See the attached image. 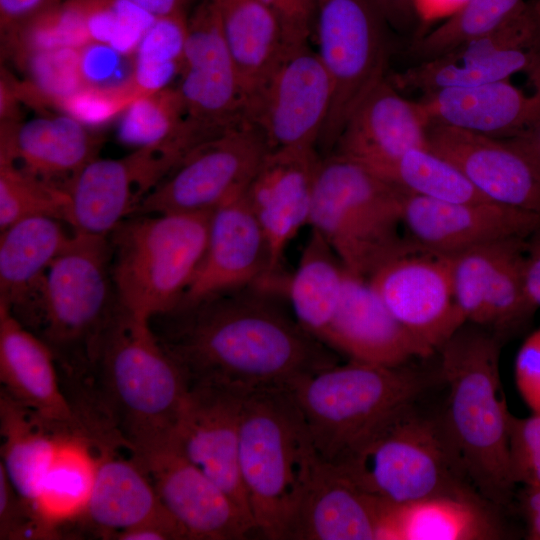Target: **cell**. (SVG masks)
Instances as JSON below:
<instances>
[{"label": "cell", "instance_id": "8992f818", "mask_svg": "<svg viewBox=\"0 0 540 540\" xmlns=\"http://www.w3.org/2000/svg\"><path fill=\"white\" fill-rule=\"evenodd\" d=\"M405 193L364 165L330 153L315 179L310 228L349 273L368 279L415 245L403 236Z\"/></svg>", "mask_w": 540, "mask_h": 540}, {"label": "cell", "instance_id": "9c48e42d", "mask_svg": "<svg viewBox=\"0 0 540 540\" xmlns=\"http://www.w3.org/2000/svg\"><path fill=\"white\" fill-rule=\"evenodd\" d=\"M425 385L424 376L406 365L350 360L308 375L290 390L315 450L335 465L384 418L414 402Z\"/></svg>", "mask_w": 540, "mask_h": 540}, {"label": "cell", "instance_id": "db71d44e", "mask_svg": "<svg viewBox=\"0 0 540 540\" xmlns=\"http://www.w3.org/2000/svg\"><path fill=\"white\" fill-rule=\"evenodd\" d=\"M389 26L410 29L419 20L413 0H375Z\"/></svg>", "mask_w": 540, "mask_h": 540}, {"label": "cell", "instance_id": "ee69618b", "mask_svg": "<svg viewBox=\"0 0 540 540\" xmlns=\"http://www.w3.org/2000/svg\"><path fill=\"white\" fill-rule=\"evenodd\" d=\"M146 95L133 84L131 77L115 85H85L66 98L60 109L83 124H102L122 112L137 98Z\"/></svg>", "mask_w": 540, "mask_h": 540}, {"label": "cell", "instance_id": "c3c4849f", "mask_svg": "<svg viewBox=\"0 0 540 540\" xmlns=\"http://www.w3.org/2000/svg\"><path fill=\"white\" fill-rule=\"evenodd\" d=\"M518 391L532 412H540V328L521 345L515 359Z\"/></svg>", "mask_w": 540, "mask_h": 540}, {"label": "cell", "instance_id": "484cf974", "mask_svg": "<svg viewBox=\"0 0 540 540\" xmlns=\"http://www.w3.org/2000/svg\"><path fill=\"white\" fill-rule=\"evenodd\" d=\"M94 432L84 422L57 427L50 466L31 502L44 539L59 538L63 527L86 516L102 449L111 441Z\"/></svg>", "mask_w": 540, "mask_h": 540}, {"label": "cell", "instance_id": "681fc988", "mask_svg": "<svg viewBox=\"0 0 540 540\" xmlns=\"http://www.w3.org/2000/svg\"><path fill=\"white\" fill-rule=\"evenodd\" d=\"M65 1L67 0H0L1 46L27 22Z\"/></svg>", "mask_w": 540, "mask_h": 540}, {"label": "cell", "instance_id": "277c9868", "mask_svg": "<svg viewBox=\"0 0 540 540\" xmlns=\"http://www.w3.org/2000/svg\"><path fill=\"white\" fill-rule=\"evenodd\" d=\"M290 389L245 394L239 468L255 531L291 539L306 490L321 462Z\"/></svg>", "mask_w": 540, "mask_h": 540}, {"label": "cell", "instance_id": "6da1fadb", "mask_svg": "<svg viewBox=\"0 0 540 540\" xmlns=\"http://www.w3.org/2000/svg\"><path fill=\"white\" fill-rule=\"evenodd\" d=\"M274 293L255 285L216 294L152 318L159 326L151 327L188 385L217 384L246 394L290 389L337 362Z\"/></svg>", "mask_w": 540, "mask_h": 540}, {"label": "cell", "instance_id": "5b68a950", "mask_svg": "<svg viewBox=\"0 0 540 540\" xmlns=\"http://www.w3.org/2000/svg\"><path fill=\"white\" fill-rule=\"evenodd\" d=\"M108 236L75 231L46 272L38 312L29 328L80 385L89 381L104 337L121 309Z\"/></svg>", "mask_w": 540, "mask_h": 540}, {"label": "cell", "instance_id": "2e32d148", "mask_svg": "<svg viewBox=\"0 0 540 540\" xmlns=\"http://www.w3.org/2000/svg\"><path fill=\"white\" fill-rule=\"evenodd\" d=\"M245 394L223 385L190 384L173 442L253 523L239 468V428Z\"/></svg>", "mask_w": 540, "mask_h": 540}, {"label": "cell", "instance_id": "9a60e30c", "mask_svg": "<svg viewBox=\"0 0 540 540\" xmlns=\"http://www.w3.org/2000/svg\"><path fill=\"white\" fill-rule=\"evenodd\" d=\"M132 456L151 478L161 503L187 539L239 540L255 531L230 496L171 441Z\"/></svg>", "mask_w": 540, "mask_h": 540}, {"label": "cell", "instance_id": "d6a6232c", "mask_svg": "<svg viewBox=\"0 0 540 540\" xmlns=\"http://www.w3.org/2000/svg\"><path fill=\"white\" fill-rule=\"evenodd\" d=\"M236 65L246 104L288 57L279 26L261 0H211Z\"/></svg>", "mask_w": 540, "mask_h": 540}, {"label": "cell", "instance_id": "83f0119b", "mask_svg": "<svg viewBox=\"0 0 540 540\" xmlns=\"http://www.w3.org/2000/svg\"><path fill=\"white\" fill-rule=\"evenodd\" d=\"M75 231L64 221L35 216L17 221L0 235V303L27 328L42 296L46 272Z\"/></svg>", "mask_w": 540, "mask_h": 540}, {"label": "cell", "instance_id": "e575fe53", "mask_svg": "<svg viewBox=\"0 0 540 540\" xmlns=\"http://www.w3.org/2000/svg\"><path fill=\"white\" fill-rule=\"evenodd\" d=\"M345 274L331 247L311 229L297 268L286 284V298L296 321L321 342L338 307Z\"/></svg>", "mask_w": 540, "mask_h": 540}, {"label": "cell", "instance_id": "f6af8a7d", "mask_svg": "<svg viewBox=\"0 0 540 540\" xmlns=\"http://www.w3.org/2000/svg\"><path fill=\"white\" fill-rule=\"evenodd\" d=\"M509 464L515 485L540 486V412L524 418L510 415Z\"/></svg>", "mask_w": 540, "mask_h": 540}, {"label": "cell", "instance_id": "816d5d0a", "mask_svg": "<svg viewBox=\"0 0 540 540\" xmlns=\"http://www.w3.org/2000/svg\"><path fill=\"white\" fill-rule=\"evenodd\" d=\"M538 60L527 75L529 79L540 84V58ZM508 139L516 144L540 171V108L523 130Z\"/></svg>", "mask_w": 540, "mask_h": 540}, {"label": "cell", "instance_id": "d6986e66", "mask_svg": "<svg viewBox=\"0 0 540 540\" xmlns=\"http://www.w3.org/2000/svg\"><path fill=\"white\" fill-rule=\"evenodd\" d=\"M270 271L268 244L244 190L211 211L205 253L178 307L228 291L269 285Z\"/></svg>", "mask_w": 540, "mask_h": 540}, {"label": "cell", "instance_id": "bcb514c9", "mask_svg": "<svg viewBox=\"0 0 540 540\" xmlns=\"http://www.w3.org/2000/svg\"><path fill=\"white\" fill-rule=\"evenodd\" d=\"M274 16L287 56L309 46L319 0H261Z\"/></svg>", "mask_w": 540, "mask_h": 540}, {"label": "cell", "instance_id": "8d00e7d4", "mask_svg": "<svg viewBox=\"0 0 540 540\" xmlns=\"http://www.w3.org/2000/svg\"><path fill=\"white\" fill-rule=\"evenodd\" d=\"M375 173L410 195L447 202L486 200L455 165L429 147L411 149Z\"/></svg>", "mask_w": 540, "mask_h": 540}, {"label": "cell", "instance_id": "8fae6325", "mask_svg": "<svg viewBox=\"0 0 540 540\" xmlns=\"http://www.w3.org/2000/svg\"><path fill=\"white\" fill-rule=\"evenodd\" d=\"M179 75L183 118L176 142L185 154L247 121L240 77L211 0L188 16Z\"/></svg>", "mask_w": 540, "mask_h": 540}, {"label": "cell", "instance_id": "7402d4cb", "mask_svg": "<svg viewBox=\"0 0 540 540\" xmlns=\"http://www.w3.org/2000/svg\"><path fill=\"white\" fill-rule=\"evenodd\" d=\"M530 43L525 23L512 17L484 35L397 74L393 85L429 93L509 79L527 73L540 57V51L529 50Z\"/></svg>", "mask_w": 540, "mask_h": 540}, {"label": "cell", "instance_id": "4fadbf2b", "mask_svg": "<svg viewBox=\"0 0 540 540\" xmlns=\"http://www.w3.org/2000/svg\"><path fill=\"white\" fill-rule=\"evenodd\" d=\"M367 280L431 355L466 323L455 301L448 256L414 246L387 260Z\"/></svg>", "mask_w": 540, "mask_h": 540}, {"label": "cell", "instance_id": "44dd1931", "mask_svg": "<svg viewBox=\"0 0 540 540\" xmlns=\"http://www.w3.org/2000/svg\"><path fill=\"white\" fill-rule=\"evenodd\" d=\"M428 147L488 201L540 214V171L511 140L430 124Z\"/></svg>", "mask_w": 540, "mask_h": 540}, {"label": "cell", "instance_id": "60d3db41", "mask_svg": "<svg viewBox=\"0 0 540 540\" xmlns=\"http://www.w3.org/2000/svg\"><path fill=\"white\" fill-rule=\"evenodd\" d=\"M78 12L90 43L134 53L156 18L125 0H69Z\"/></svg>", "mask_w": 540, "mask_h": 540}, {"label": "cell", "instance_id": "52a82bcc", "mask_svg": "<svg viewBox=\"0 0 540 540\" xmlns=\"http://www.w3.org/2000/svg\"><path fill=\"white\" fill-rule=\"evenodd\" d=\"M211 211L132 215L109 234L124 310L150 321L178 307L205 253Z\"/></svg>", "mask_w": 540, "mask_h": 540}, {"label": "cell", "instance_id": "ab89813d", "mask_svg": "<svg viewBox=\"0 0 540 540\" xmlns=\"http://www.w3.org/2000/svg\"><path fill=\"white\" fill-rule=\"evenodd\" d=\"M525 0H468L455 14L412 45V53L430 60L484 35L514 15Z\"/></svg>", "mask_w": 540, "mask_h": 540}, {"label": "cell", "instance_id": "ac0fdd59", "mask_svg": "<svg viewBox=\"0 0 540 540\" xmlns=\"http://www.w3.org/2000/svg\"><path fill=\"white\" fill-rule=\"evenodd\" d=\"M321 159L317 148L311 146L269 150L245 190L268 244L271 284L279 279L289 243L309 225Z\"/></svg>", "mask_w": 540, "mask_h": 540}, {"label": "cell", "instance_id": "6f0895ef", "mask_svg": "<svg viewBox=\"0 0 540 540\" xmlns=\"http://www.w3.org/2000/svg\"><path fill=\"white\" fill-rule=\"evenodd\" d=\"M524 488L521 506L526 520L527 538L540 540V486Z\"/></svg>", "mask_w": 540, "mask_h": 540}, {"label": "cell", "instance_id": "7bdbcfd3", "mask_svg": "<svg viewBox=\"0 0 540 540\" xmlns=\"http://www.w3.org/2000/svg\"><path fill=\"white\" fill-rule=\"evenodd\" d=\"M502 241L448 256L455 301L466 322L483 325L486 281Z\"/></svg>", "mask_w": 540, "mask_h": 540}, {"label": "cell", "instance_id": "7a4b0ae2", "mask_svg": "<svg viewBox=\"0 0 540 540\" xmlns=\"http://www.w3.org/2000/svg\"><path fill=\"white\" fill-rule=\"evenodd\" d=\"M503 340L463 324L439 349L448 396L439 421L470 485L495 508L509 505V418L499 358Z\"/></svg>", "mask_w": 540, "mask_h": 540}, {"label": "cell", "instance_id": "f5cc1de1", "mask_svg": "<svg viewBox=\"0 0 540 540\" xmlns=\"http://www.w3.org/2000/svg\"><path fill=\"white\" fill-rule=\"evenodd\" d=\"M526 290L531 303L540 307V226L526 239L524 263Z\"/></svg>", "mask_w": 540, "mask_h": 540}, {"label": "cell", "instance_id": "836d02e7", "mask_svg": "<svg viewBox=\"0 0 540 540\" xmlns=\"http://www.w3.org/2000/svg\"><path fill=\"white\" fill-rule=\"evenodd\" d=\"M59 425L45 421L1 389L0 467L30 504L50 466Z\"/></svg>", "mask_w": 540, "mask_h": 540}, {"label": "cell", "instance_id": "7c38bea8", "mask_svg": "<svg viewBox=\"0 0 540 540\" xmlns=\"http://www.w3.org/2000/svg\"><path fill=\"white\" fill-rule=\"evenodd\" d=\"M268 151L261 131L246 121L192 150L133 215L211 211L246 190Z\"/></svg>", "mask_w": 540, "mask_h": 540}, {"label": "cell", "instance_id": "f35d334b", "mask_svg": "<svg viewBox=\"0 0 540 540\" xmlns=\"http://www.w3.org/2000/svg\"><path fill=\"white\" fill-rule=\"evenodd\" d=\"M69 194L15 165L0 161V230L35 216L59 219L70 225Z\"/></svg>", "mask_w": 540, "mask_h": 540}, {"label": "cell", "instance_id": "f546056e", "mask_svg": "<svg viewBox=\"0 0 540 540\" xmlns=\"http://www.w3.org/2000/svg\"><path fill=\"white\" fill-rule=\"evenodd\" d=\"M530 82L534 87L531 95L505 79L425 93L420 103L430 124L508 139L523 130L540 108V84Z\"/></svg>", "mask_w": 540, "mask_h": 540}, {"label": "cell", "instance_id": "d590c367", "mask_svg": "<svg viewBox=\"0 0 540 540\" xmlns=\"http://www.w3.org/2000/svg\"><path fill=\"white\" fill-rule=\"evenodd\" d=\"M526 239L501 242L486 281L482 326L502 340L520 332L537 309L526 290Z\"/></svg>", "mask_w": 540, "mask_h": 540}, {"label": "cell", "instance_id": "4dcf8cb0", "mask_svg": "<svg viewBox=\"0 0 540 540\" xmlns=\"http://www.w3.org/2000/svg\"><path fill=\"white\" fill-rule=\"evenodd\" d=\"M495 508L477 493L385 503L378 540H490L503 537Z\"/></svg>", "mask_w": 540, "mask_h": 540}, {"label": "cell", "instance_id": "74e56055", "mask_svg": "<svg viewBox=\"0 0 540 540\" xmlns=\"http://www.w3.org/2000/svg\"><path fill=\"white\" fill-rule=\"evenodd\" d=\"M188 16L156 18L133 53L131 80L143 94L168 87L179 74L187 32Z\"/></svg>", "mask_w": 540, "mask_h": 540}, {"label": "cell", "instance_id": "7dc6e473", "mask_svg": "<svg viewBox=\"0 0 540 540\" xmlns=\"http://www.w3.org/2000/svg\"><path fill=\"white\" fill-rule=\"evenodd\" d=\"M0 539H44L33 508L0 467Z\"/></svg>", "mask_w": 540, "mask_h": 540}, {"label": "cell", "instance_id": "cb8c5ba5", "mask_svg": "<svg viewBox=\"0 0 540 540\" xmlns=\"http://www.w3.org/2000/svg\"><path fill=\"white\" fill-rule=\"evenodd\" d=\"M324 344L352 361L397 367L431 354L396 320L365 278L346 271Z\"/></svg>", "mask_w": 540, "mask_h": 540}, {"label": "cell", "instance_id": "603a6c76", "mask_svg": "<svg viewBox=\"0 0 540 540\" xmlns=\"http://www.w3.org/2000/svg\"><path fill=\"white\" fill-rule=\"evenodd\" d=\"M429 125L420 101L402 97L384 78L354 109L331 153L377 172L411 149L428 147Z\"/></svg>", "mask_w": 540, "mask_h": 540}, {"label": "cell", "instance_id": "d4e9b609", "mask_svg": "<svg viewBox=\"0 0 540 540\" xmlns=\"http://www.w3.org/2000/svg\"><path fill=\"white\" fill-rule=\"evenodd\" d=\"M103 138L67 113L0 123V161L68 193L78 173L99 157Z\"/></svg>", "mask_w": 540, "mask_h": 540}, {"label": "cell", "instance_id": "4316f807", "mask_svg": "<svg viewBox=\"0 0 540 540\" xmlns=\"http://www.w3.org/2000/svg\"><path fill=\"white\" fill-rule=\"evenodd\" d=\"M51 347L0 303L1 389L47 422L81 424L62 390Z\"/></svg>", "mask_w": 540, "mask_h": 540}, {"label": "cell", "instance_id": "3957f363", "mask_svg": "<svg viewBox=\"0 0 540 540\" xmlns=\"http://www.w3.org/2000/svg\"><path fill=\"white\" fill-rule=\"evenodd\" d=\"M89 410L131 454L173 440L187 379L150 321L121 307L107 331L86 388Z\"/></svg>", "mask_w": 540, "mask_h": 540}, {"label": "cell", "instance_id": "ba28073f", "mask_svg": "<svg viewBox=\"0 0 540 540\" xmlns=\"http://www.w3.org/2000/svg\"><path fill=\"white\" fill-rule=\"evenodd\" d=\"M333 466L365 492L392 504L440 494L477 493L439 418L423 415L414 402L384 418Z\"/></svg>", "mask_w": 540, "mask_h": 540}, {"label": "cell", "instance_id": "f907efd6", "mask_svg": "<svg viewBox=\"0 0 540 540\" xmlns=\"http://www.w3.org/2000/svg\"><path fill=\"white\" fill-rule=\"evenodd\" d=\"M117 540H176L187 539L179 523L166 512L150 521L126 530L116 536Z\"/></svg>", "mask_w": 540, "mask_h": 540}, {"label": "cell", "instance_id": "e0dca14e", "mask_svg": "<svg viewBox=\"0 0 540 540\" xmlns=\"http://www.w3.org/2000/svg\"><path fill=\"white\" fill-rule=\"evenodd\" d=\"M403 224L417 248L444 256L506 239H526L540 214L487 200L447 202L406 194Z\"/></svg>", "mask_w": 540, "mask_h": 540}, {"label": "cell", "instance_id": "11a10c76", "mask_svg": "<svg viewBox=\"0 0 540 540\" xmlns=\"http://www.w3.org/2000/svg\"><path fill=\"white\" fill-rule=\"evenodd\" d=\"M154 18L189 16L196 0H125Z\"/></svg>", "mask_w": 540, "mask_h": 540}, {"label": "cell", "instance_id": "f1b7e54d", "mask_svg": "<svg viewBox=\"0 0 540 540\" xmlns=\"http://www.w3.org/2000/svg\"><path fill=\"white\" fill-rule=\"evenodd\" d=\"M385 503L321 460L304 495L291 539L378 540Z\"/></svg>", "mask_w": 540, "mask_h": 540}, {"label": "cell", "instance_id": "b9f144b4", "mask_svg": "<svg viewBox=\"0 0 540 540\" xmlns=\"http://www.w3.org/2000/svg\"><path fill=\"white\" fill-rule=\"evenodd\" d=\"M118 136L136 148L173 142L183 110L176 87H166L134 100L121 114Z\"/></svg>", "mask_w": 540, "mask_h": 540}, {"label": "cell", "instance_id": "ffe728a7", "mask_svg": "<svg viewBox=\"0 0 540 540\" xmlns=\"http://www.w3.org/2000/svg\"><path fill=\"white\" fill-rule=\"evenodd\" d=\"M167 174L165 162L152 145L121 158H95L68 189L70 226L77 232L108 236Z\"/></svg>", "mask_w": 540, "mask_h": 540}, {"label": "cell", "instance_id": "30bf717a", "mask_svg": "<svg viewBox=\"0 0 540 540\" xmlns=\"http://www.w3.org/2000/svg\"><path fill=\"white\" fill-rule=\"evenodd\" d=\"M388 27L375 0H319L314 36L332 86L330 109L317 143L322 157L332 152L360 101L385 78Z\"/></svg>", "mask_w": 540, "mask_h": 540}, {"label": "cell", "instance_id": "5bb4252c", "mask_svg": "<svg viewBox=\"0 0 540 540\" xmlns=\"http://www.w3.org/2000/svg\"><path fill=\"white\" fill-rule=\"evenodd\" d=\"M332 99L329 76L310 46L286 57L246 104V120L263 134L269 150L317 148Z\"/></svg>", "mask_w": 540, "mask_h": 540}, {"label": "cell", "instance_id": "9f6ffc18", "mask_svg": "<svg viewBox=\"0 0 540 540\" xmlns=\"http://www.w3.org/2000/svg\"><path fill=\"white\" fill-rule=\"evenodd\" d=\"M468 0H413L417 16L422 22L450 17L460 10Z\"/></svg>", "mask_w": 540, "mask_h": 540}, {"label": "cell", "instance_id": "1f68e13d", "mask_svg": "<svg viewBox=\"0 0 540 540\" xmlns=\"http://www.w3.org/2000/svg\"><path fill=\"white\" fill-rule=\"evenodd\" d=\"M104 444L98 473L81 524L100 537L115 539L120 533L168 512L143 466L131 455L124 458Z\"/></svg>", "mask_w": 540, "mask_h": 540}]
</instances>
